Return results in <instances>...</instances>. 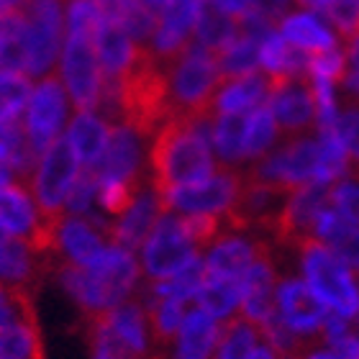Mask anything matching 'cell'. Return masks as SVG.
<instances>
[{
    "instance_id": "1",
    "label": "cell",
    "mask_w": 359,
    "mask_h": 359,
    "mask_svg": "<svg viewBox=\"0 0 359 359\" xmlns=\"http://www.w3.org/2000/svg\"><path fill=\"white\" fill-rule=\"evenodd\" d=\"M151 187L167 195L180 185L203 182L213 175L208 121L170 116L151 144Z\"/></svg>"
},
{
    "instance_id": "2",
    "label": "cell",
    "mask_w": 359,
    "mask_h": 359,
    "mask_svg": "<svg viewBox=\"0 0 359 359\" xmlns=\"http://www.w3.org/2000/svg\"><path fill=\"white\" fill-rule=\"evenodd\" d=\"M57 275L62 287L83 308L85 318H90L126 300L139 283L142 269L128 249L108 244L90 264L60 262Z\"/></svg>"
},
{
    "instance_id": "3",
    "label": "cell",
    "mask_w": 359,
    "mask_h": 359,
    "mask_svg": "<svg viewBox=\"0 0 359 359\" xmlns=\"http://www.w3.org/2000/svg\"><path fill=\"white\" fill-rule=\"evenodd\" d=\"M218 85H221V69L216 54L198 41H190L170 65L172 116L208 121L213 116V97Z\"/></svg>"
},
{
    "instance_id": "4",
    "label": "cell",
    "mask_w": 359,
    "mask_h": 359,
    "mask_svg": "<svg viewBox=\"0 0 359 359\" xmlns=\"http://www.w3.org/2000/svg\"><path fill=\"white\" fill-rule=\"evenodd\" d=\"M300 267L308 287L326 303V308L354 318L359 313L357 277L323 241L311 239L300 247Z\"/></svg>"
},
{
    "instance_id": "5",
    "label": "cell",
    "mask_w": 359,
    "mask_h": 359,
    "mask_svg": "<svg viewBox=\"0 0 359 359\" xmlns=\"http://www.w3.org/2000/svg\"><path fill=\"white\" fill-rule=\"evenodd\" d=\"M80 172V159H77L67 134L57 136L54 144L41 154L34 177H31V195L36 198L39 208L44 210L46 218L60 224L67 216V198L75 185V177Z\"/></svg>"
},
{
    "instance_id": "6",
    "label": "cell",
    "mask_w": 359,
    "mask_h": 359,
    "mask_svg": "<svg viewBox=\"0 0 359 359\" xmlns=\"http://www.w3.org/2000/svg\"><path fill=\"white\" fill-rule=\"evenodd\" d=\"M65 0H26L23 6V49H26V77L52 75L62 49L65 29Z\"/></svg>"
},
{
    "instance_id": "7",
    "label": "cell",
    "mask_w": 359,
    "mask_h": 359,
    "mask_svg": "<svg viewBox=\"0 0 359 359\" xmlns=\"http://www.w3.org/2000/svg\"><path fill=\"white\" fill-rule=\"evenodd\" d=\"M0 226L26 241L34 252H54V236L60 224L44 216L26 182L13 180L0 187Z\"/></svg>"
},
{
    "instance_id": "8",
    "label": "cell",
    "mask_w": 359,
    "mask_h": 359,
    "mask_svg": "<svg viewBox=\"0 0 359 359\" xmlns=\"http://www.w3.org/2000/svg\"><path fill=\"white\" fill-rule=\"evenodd\" d=\"M329 195L331 185L318 180L295 187L285 198L283 208L272 218L267 231H272V236L285 247L300 249L306 241L316 239V221H318V213L329 205Z\"/></svg>"
},
{
    "instance_id": "9",
    "label": "cell",
    "mask_w": 359,
    "mask_h": 359,
    "mask_svg": "<svg viewBox=\"0 0 359 359\" xmlns=\"http://www.w3.org/2000/svg\"><path fill=\"white\" fill-rule=\"evenodd\" d=\"M62 83L77 111L97 108L103 90V69L97 62L95 39L85 34H67L62 46Z\"/></svg>"
},
{
    "instance_id": "10",
    "label": "cell",
    "mask_w": 359,
    "mask_h": 359,
    "mask_svg": "<svg viewBox=\"0 0 359 359\" xmlns=\"http://www.w3.org/2000/svg\"><path fill=\"white\" fill-rule=\"evenodd\" d=\"M65 118H67V90H65L62 77H41L36 88H31L29 103L23 111L31 149L39 159L60 136Z\"/></svg>"
},
{
    "instance_id": "11",
    "label": "cell",
    "mask_w": 359,
    "mask_h": 359,
    "mask_svg": "<svg viewBox=\"0 0 359 359\" xmlns=\"http://www.w3.org/2000/svg\"><path fill=\"white\" fill-rule=\"evenodd\" d=\"M244 185V175L231 170V167H218L203 182L193 185H180L162 195V205L165 210H180V213H218L224 216L226 210H231Z\"/></svg>"
},
{
    "instance_id": "12",
    "label": "cell",
    "mask_w": 359,
    "mask_h": 359,
    "mask_svg": "<svg viewBox=\"0 0 359 359\" xmlns=\"http://www.w3.org/2000/svg\"><path fill=\"white\" fill-rule=\"evenodd\" d=\"M198 255L201 252L187 239L182 221L165 213L142 244V267L151 280H165V277L180 272Z\"/></svg>"
},
{
    "instance_id": "13",
    "label": "cell",
    "mask_w": 359,
    "mask_h": 359,
    "mask_svg": "<svg viewBox=\"0 0 359 359\" xmlns=\"http://www.w3.org/2000/svg\"><path fill=\"white\" fill-rule=\"evenodd\" d=\"M316 170H318V142L295 136L283 149H277L269 157H262V162L249 175L290 195L295 187L313 182Z\"/></svg>"
},
{
    "instance_id": "14",
    "label": "cell",
    "mask_w": 359,
    "mask_h": 359,
    "mask_svg": "<svg viewBox=\"0 0 359 359\" xmlns=\"http://www.w3.org/2000/svg\"><path fill=\"white\" fill-rule=\"evenodd\" d=\"M267 105L285 134H303L316 121V97L308 77L269 80Z\"/></svg>"
},
{
    "instance_id": "15",
    "label": "cell",
    "mask_w": 359,
    "mask_h": 359,
    "mask_svg": "<svg viewBox=\"0 0 359 359\" xmlns=\"http://www.w3.org/2000/svg\"><path fill=\"white\" fill-rule=\"evenodd\" d=\"M203 0H167L157 18V29L149 39V52L157 60L172 65L180 52L190 44L195 34V21L201 13Z\"/></svg>"
},
{
    "instance_id": "16",
    "label": "cell",
    "mask_w": 359,
    "mask_h": 359,
    "mask_svg": "<svg viewBox=\"0 0 359 359\" xmlns=\"http://www.w3.org/2000/svg\"><path fill=\"white\" fill-rule=\"evenodd\" d=\"M275 303H277V316L283 318V323L292 334L298 337H316L321 334V323L326 316V303L316 295L308 283L303 280H283L275 290Z\"/></svg>"
},
{
    "instance_id": "17",
    "label": "cell",
    "mask_w": 359,
    "mask_h": 359,
    "mask_svg": "<svg viewBox=\"0 0 359 359\" xmlns=\"http://www.w3.org/2000/svg\"><path fill=\"white\" fill-rule=\"evenodd\" d=\"M108 244V224L85 216H65L57 226L52 255L60 262L90 264Z\"/></svg>"
},
{
    "instance_id": "18",
    "label": "cell",
    "mask_w": 359,
    "mask_h": 359,
    "mask_svg": "<svg viewBox=\"0 0 359 359\" xmlns=\"http://www.w3.org/2000/svg\"><path fill=\"white\" fill-rule=\"evenodd\" d=\"M241 285H244V295H241L239 303V313L259 331L277 313L275 264H272V255H269L267 244L262 247L255 264L247 269V275L241 277Z\"/></svg>"
},
{
    "instance_id": "19",
    "label": "cell",
    "mask_w": 359,
    "mask_h": 359,
    "mask_svg": "<svg viewBox=\"0 0 359 359\" xmlns=\"http://www.w3.org/2000/svg\"><path fill=\"white\" fill-rule=\"evenodd\" d=\"M142 162V134L126 123L111 126L103 154L95 162L97 180H139Z\"/></svg>"
},
{
    "instance_id": "20",
    "label": "cell",
    "mask_w": 359,
    "mask_h": 359,
    "mask_svg": "<svg viewBox=\"0 0 359 359\" xmlns=\"http://www.w3.org/2000/svg\"><path fill=\"white\" fill-rule=\"evenodd\" d=\"M167 210L162 205V198L157 195L154 187H147L139 193L136 203L131 205L128 213L118 218V224H108V236H111V244L116 247H123L128 252L139 249L147 241V236L151 233L154 224L165 216Z\"/></svg>"
},
{
    "instance_id": "21",
    "label": "cell",
    "mask_w": 359,
    "mask_h": 359,
    "mask_svg": "<svg viewBox=\"0 0 359 359\" xmlns=\"http://www.w3.org/2000/svg\"><path fill=\"white\" fill-rule=\"evenodd\" d=\"M316 239L323 241L354 275H359V226L341 216L331 203L318 213Z\"/></svg>"
},
{
    "instance_id": "22",
    "label": "cell",
    "mask_w": 359,
    "mask_h": 359,
    "mask_svg": "<svg viewBox=\"0 0 359 359\" xmlns=\"http://www.w3.org/2000/svg\"><path fill=\"white\" fill-rule=\"evenodd\" d=\"M95 49H97L100 69H103V80H118L134 65L139 44L128 36L118 21L105 18L95 36Z\"/></svg>"
},
{
    "instance_id": "23",
    "label": "cell",
    "mask_w": 359,
    "mask_h": 359,
    "mask_svg": "<svg viewBox=\"0 0 359 359\" xmlns=\"http://www.w3.org/2000/svg\"><path fill=\"white\" fill-rule=\"evenodd\" d=\"M269 95V77L252 72V75L221 80L213 97V116L216 113H249L262 105Z\"/></svg>"
},
{
    "instance_id": "24",
    "label": "cell",
    "mask_w": 359,
    "mask_h": 359,
    "mask_svg": "<svg viewBox=\"0 0 359 359\" xmlns=\"http://www.w3.org/2000/svg\"><path fill=\"white\" fill-rule=\"evenodd\" d=\"M221 326L210 313H205L201 306L190 308L185 313V321L177 334V352L175 359H210L213 349L218 346Z\"/></svg>"
},
{
    "instance_id": "25",
    "label": "cell",
    "mask_w": 359,
    "mask_h": 359,
    "mask_svg": "<svg viewBox=\"0 0 359 359\" xmlns=\"http://www.w3.org/2000/svg\"><path fill=\"white\" fill-rule=\"evenodd\" d=\"M277 31L292 46H298V49H303L308 54L326 52V49L339 46L337 34L316 15V11H295V13L283 15L280 23H277Z\"/></svg>"
},
{
    "instance_id": "26",
    "label": "cell",
    "mask_w": 359,
    "mask_h": 359,
    "mask_svg": "<svg viewBox=\"0 0 359 359\" xmlns=\"http://www.w3.org/2000/svg\"><path fill=\"white\" fill-rule=\"evenodd\" d=\"M264 241H247L241 236H221L205 257V272L224 277H244L262 252Z\"/></svg>"
},
{
    "instance_id": "27",
    "label": "cell",
    "mask_w": 359,
    "mask_h": 359,
    "mask_svg": "<svg viewBox=\"0 0 359 359\" xmlns=\"http://www.w3.org/2000/svg\"><path fill=\"white\" fill-rule=\"evenodd\" d=\"M108 136H111L108 121H103L93 111H77L67 128V139L83 167H95L108 144Z\"/></svg>"
},
{
    "instance_id": "28",
    "label": "cell",
    "mask_w": 359,
    "mask_h": 359,
    "mask_svg": "<svg viewBox=\"0 0 359 359\" xmlns=\"http://www.w3.org/2000/svg\"><path fill=\"white\" fill-rule=\"evenodd\" d=\"M236 36H239V18L221 11L213 0H203L198 21H195V41L218 54Z\"/></svg>"
},
{
    "instance_id": "29",
    "label": "cell",
    "mask_w": 359,
    "mask_h": 359,
    "mask_svg": "<svg viewBox=\"0 0 359 359\" xmlns=\"http://www.w3.org/2000/svg\"><path fill=\"white\" fill-rule=\"evenodd\" d=\"M241 295H244V285H241V277H224V275H208L205 272V280H203L201 290L195 295L198 306L210 313L216 321L221 318H229L233 316V311L239 308Z\"/></svg>"
},
{
    "instance_id": "30",
    "label": "cell",
    "mask_w": 359,
    "mask_h": 359,
    "mask_svg": "<svg viewBox=\"0 0 359 359\" xmlns=\"http://www.w3.org/2000/svg\"><path fill=\"white\" fill-rule=\"evenodd\" d=\"M105 321L131 349L139 354H149V318L139 303L134 300H121L111 311H103Z\"/></svg>"
},
{
    "instance_id": "31",
    "label": "cell",
    "mask_w": 359,
    "mask_h": 359,
    "mask_svg": "<svg viewBox=\"0 0 359 359\" xmlns=\"http://www.w3.org/2000/svg\"><path fill=\"white\" fill-rule=\"evenodd\" d=\"M187 300L170 298V295H154V303L149 306V334L154 337V346L167 349L180 334V326L185 321Z\"/></svg>"
},
{
    "instance_id": "32",
    "label": "cell",
    "mask_w": 359,
    "mask_h": 359,
    "mask_svg": "<svg viewBox=\"0 0 359 359\" xmlns=\"http://www.w3.org/2000/svg\"><path fill=\"white\" fill-rule=\"evenodd\" d=\"M244 134H247V113H216L210 142L226 165H236L244 159Z\"/></svg>"
},
{
    "instance_id": "33",
    "label": "cell",
    "mask_w": 359,
    "mask_h": 359,
    "mask_svg": "<svg viewBox=\"0 0 359 359\" xmlns=\"http://www.w3.org/2000/svg\"><path fill=\"white\" fill-rule=\"evenodd\" d=\"M259 339L262 337H259L257 326H252L244 316L241 313L229 316V318L221 323L216 359H252Z\"/></svg>"
},
{
    "instance_id": "34",
    "label": "cell",
    "mask_w": 359,
    "mask_h": 359,
    "mask_svg": "<svg viewBox=\"0 0 359 359\" xmlns=\"http://www.w3.org/2000/svg\"><path fill=\"white\" fill-rule=\"evenodd\" d=\"M85 321H88V339H90L93 359H147L149 357V354H139L136 349H131V346L108 326L103 313L90 316Z\"/></svg>"
},
{
    "instance_id": "35",
    "label": "cell",
    "mask_w": 359,
    "mask_h": 359,
    "mask_svg": "<svg viewBox=\"0 0 359 359\" xmlns=\"http://www.w3.org/2000/svg\"><path fill=\"white\" fill-rule=\"evenodd\" d=\"M216 60H218V69H221V80L252 75V72H257V69L262 67L259 65V41L239 34L231 44L226 46L224 52L216 54Z\"/></svg>"
},
{
    "instance_id": "36",
    "label": "cell",
    "mask_w": 359,
    "mask_h": 359,
    "mask_svg": "<svg viewBox=\"0 0 359 359\" xmlns=\"http://www.w3.org/2000/svg\"><path fill=\"white\" fill-rule=\"evenodd\" d=\"M277 121L269 105H257L247 113V134H244V159L264 157L277 139Z\"/></svg>"
},
{
    "instance_id": "37",
    "label": "cell",
    "mask_w": 359,
    "mask_h": 359,
    "mask_svg": "<svg viewBox=\"0 0 359 359\" xmlns=\"http://www.w3.org/2000/svg\"><path fill=\"white\" fill-rule=\"evenodd\" d=\"M203 280H205V259H201V255H198L180 269V272L165 277V280H154V295H170V298L190 300L198 295Z\"/></svg>"
},
{
    "instance_id": "38",
    "label": "cell",
    "mask_w": 359,
    "mask_h": 359,
    "mask_svg": "<svg viewBox=\"0 0 359 359\" xmlns=\"http://www.w3.org/2000/svg\"><path fill=\"white\" fill-rule=\"evenodd\" d=\"M349 172V154H346L344 144L337 136V131H321L318 139V170L316 180L318 182H337Z\"/></svg>"
},
{
    "instance_id": "39",
    "label": "cell",
    "mask_w": 359,
    "mask_h": 359,
    "mask_svg": "<svg viewBox=\"0 0 359 359\" xmlns=\"http://www.w3.org/2000/svg\"><path fill=\"white\" fill-rule=\"evenodd\" d=\"M142 193L139 180H100L97 185V203L103 205L105 213L121 218L123 213L131 210Z\"/></svg>"
},
{
    "instance_id": "40",
    "label": "cell",
    "mask_w": 359,
    "mask_h": 359,
    "mask_svg": "<svg viewBox=\"0 0 359 359\" xmlns=\"http://www.w3.org/2000/svg\"><path fill=\"white\" fill-rule=\"evenodd\" d=\"M29 95V77L21 72H0V123L23 116Z\"/></svg>"
},
{
    "instance_id": "41",
    "label": "cell",
    "mask_w": 359,
    "mask_h": 359,
    "mask_svg": "<svg viewBox=\"0 0 359 359\" xmlns=\"http://www.w3.org/2000/svg\"><path fill=\"white\" fill-rule=\"evenodd\" d=\"M157 18L159 13H154L149 6H144L142 0H128V6L121 11L116 21L123 26V31L134 39L136 44H149L151 34L157 29Z\"/></svg>"
},
{
    "instance_id": "42",
    "label": "cell",
    "mask_w": 359,
    "mask_h": 359,
    "mask_svg": "<svg viewBox=\"0 0 359 359\" xmlns=\"http://www.w3.org/2000/svg\"><path fill=\"white\" fill-rule=\"evenodd\" d=\"M103 21L105 13L95 0H67V13H65L67 34H85L95 39Z\"/></svg>"
},
{
    "instance_id": "43",
    "label": "cell",
    "mask_w": 359,
    "mask_h": 359,
    "mask_svg": "<svg viewBox=\"0 0 359 359\" xmlns=\"http://www.w3.org/2000/svg\"><path fill=\"white\" fill-rule=\"evenodd\" d=\"M346 72H349V60H346V49L334 46L326 52H316L308 60V77L313 80H329V83H344Z\"/></svg>"
},
{
    "instance_id": "44",
    "label": "cell",
    "mask_w": 359,
    "mask_h": 359,
    "mask_svg": "<svg viewBox=\"0 0 359 359\" xmlns=\"http://www.w3.org/2000/svg\"><path fill=\"white\" fill-rule=\"evenodd\" d=\"M97 185H100V180H97L95 170L80 167L75 185H72L67 198V210L72 216H88L90 208H93V201H97Z\"/></svg>"
},
{
    "instance_id": "45",
    "label": "cell",
    "mask_w": 359,
    "mask_h": 359,
    "mask_svg": "<svg viewBox=\"0 0 359 359\" xmlns=\"http://www.w3.org/2000/svg\"><path fill=\"white\" fill-rule=\"evenodd\" d=\"M321 13L329 18L339 36H344V41L359 31V0H326Z\"/></svg>"
},
{
    "instance_id": "46",
    "label": "cell",
    "mask_w": 359,
    "mask_h": 359,
    "mask_svg": "<svg viewBox=\"0 0 359 359\" xmlns=\"http://www.w3.org/2000/svg\"><path fill=\"white\" fill-rule=\"evenodd\" d=\"M329 203L346 216L352 224L359 226V180H339L331 185Z\"/></svg>"
},
{
    "instance_id": "47",
    "label": "cell",
    "mask_w": 359,
    "mask_h": 359,
    "mask_svg": "<svg viewBox=\"0 0 359 359\" xmlns=\"http://www.w3.org/2000/svg\"><path fill=\"white\" fill-rule=\"evenodd\" d=\"M337 136L344 144L346 154L359 162V108H346V111H339L337 118Z\"/></svg>"
},
{
    "instance_id": "48",
    "label": "cell",
    "mask_w": 359,
    "mask_h": 359,
    "mask_svg": "<svg viewBox=\"0 0 359 359\" xmlns=\"http://www.w3.org/2000/svg\"><path fill=\"white\" fill-rule=\"evenodd\" d=\"M329 344L337 359H359V334L354 331H344L341 337L331 339Z\"/></svg>"
},
{
    "instance_id": "49",
    "label": "cell",
    "mask_w": 359,
    "mask_h": 359,
    "mask_svg": "<svg viewBox=\"0 0 359 359\" xmlns=\"http://www.w3.org/2000/svg\"><path fill=\"white\" fill-rule=\"evenodd\" d=\"M292 0H252V11L259 15H264L267 21L280 23L283 15H287V8H290Z\"/></svg>"
},
{
    "instance_id": "50",
    "label": "cell",
    "mask_w": 359,
    "mask_h": 359,
    "mask_svg": "<svg viewBox=\"0 0 359 359\" xmlns=\"http://www.w3.org/2000/svg\"><path fill=\"white\" fill-rule=\"evenodd\" d=\"M18 318H21V313H18V306H15L13 292L0 285V329H3V326H8L11 321H18Z\"/></svg>"
},
{
    "instance_id": "51",
    "label": "cell",
    "mask_w": 359,
    "mask_h": 359,
    "mask_svg": "<svg viewBox=\"0 0 359 359\" xmlns=\"http://www.w3.org/2000/svg\"><path fill=\"white\" fill-rule=\"evenodd\" d=\"M221 11L226 13H231L233 18H241V15H247L252 11V0H213Z\"/></svg>"
},
{
    "instance_id": "52",
    "label": "cell",
    "mask_w": 359,
    "mask_h": 359,
    "mask_svg": "<svg viewBox=\"0 0 359 359\" xmlns=\"http://www.w3.org/2000/svg\"><path fill=\"white\" fill-rule=\"evenodd\" d=\"M95 3L100 6L105 18H111V21H116V18L121 15V11L128 6V0H95Z\"/></svg>"
},
{
    "instance_id": "53",
    "label": "cell",
    "mask_w": 359,
    "mask_h": 359,
    "mask_svg": "<svg viewBox=\"0 0 359 359\" xmlns=\"http://www.w3.org/2000/svg\"><path fill=\"white\" fill-rule=\"evenodd\" d=\"M346 60L349 67H359V31L352 39H346Z\"/></svg>"
},
{
    "instance_id": "54",
    "label": "cell",
    "mask_w": 359,
    "mask_h": 359,
    "mask_svg": "<svg viewBox=\"0 0 359 359\" xmlns=\"http://www.w3.org/2000/svg\"><path fill=\"white\" fill-rule=\"evenodd\" d=\"M26 0H0V15H11V13H21Z\"/></svg>"
},
{
    "instance_id": "55",
    "label": "cell",
    "mask_w": 359,
    "mask_h": 359,
    "mask_svg": "<svg viewBox=\"0 0 359 359\" xmlns=\"http://www.w3.org/2000/svg\"><path fill=\"white\" fill-rule=\"evenodd\" d=\"M300 359H337L334 352H323V349H308Z\"/></svg>"
},
{
    "instance_id": "56",
    "label": "cell",
    "mask_w": 359,
    "mask_h": 359,
    "mask_svg": "<svg viewBox=\"0 0 359 359\" xmlns=\"http://www.w3.org/2000/svg\"><path fill=\"white\" fill-rule=\"evenodd\" d=\"M13 180H15V175L11 172V167H8L6 162L0 159V187L8 185V182H13Z\"/></svg>"
},
{
    "instance_id": "57",
    "label": "cell",
    "mask_w": 359,
    "mask_h": 359,
    "mask_svg": "<svg viewBox=\"0 0 359 359\" xmlns=\"http://www.w3.org/2000/svg\"><path fill=\"white\" fill-rule=\"evenodd\" d=\"M252 359H275V354H272L269 346H257L255 354H252Z\"/></svg>"
},
{
    "instance_id": "58",
    "label": "cell",
    "mask_w": 359,
    "mask_h": 359,
    "mask_svg": "<svg viewBox=\"0 0 359 359\" xmlns=\"http://www.w3.org/2000/svg\"><path fill=\"white\" fill-rule=\"evenodd\" d=\"M298 3H300L303 8H306V11H321L326 0H298Z\"/></svg>"
},
{
    "instance_id": "59",
    "label": "cell",
    "mask_w": 359,
    "mask_h": 359,
    "mask_svg": "<svg viewBox=\"0 0 359 359\" xmlns=\"http://www.w3.org/2000/svg\"><path fill=\"white\" fill-rule=\"evenodd\" d=\"M11 239H13V233H8L6 229L0 226V255L6 252V247H8V244H11Z\"/></svg>"
},
{
    "instance_id": "60",
    "label": "cell",
    "mask_w": 359,
    "mask_h": 359,
    "mask_svg": "<svg viewBox=\"0 0 359 359\" xmlns=\"http://www.w3.org/2000/svg\"><path fill=\"white\" fill-rule=\"evenodd\" d=\"M144 6H149L151 11H154V13H159V11H162V6H165L167 0H142Z\"/></svg>"
},
{
    "instance_id": "61",
    "label": "cell",
    "mask_w": 359,
    "mask_h": 359,
    "mask_svg": "<svg viewBox=\"0 0 359 359\" xmlns=\"http://www.w3.org/2000/svg\"><path fill=\"white\" fill-rule=\"evenodd\" d=\"M6 26H8V15H0V41H3V34H6Z\"/></svg>"
}]
</instances>
